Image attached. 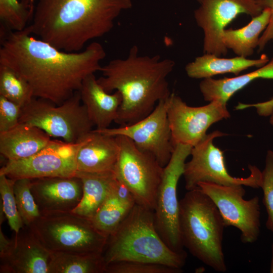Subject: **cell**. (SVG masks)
I'll list each match as a JSON object with an SVG mask.
<instances>
[{
	"label": "cell",
	"instance_id": "obj_26",
	"mask_svg": "<svg viewBox=\"0 0 273 273\" xmlns=\"http://www.w3.org/2000/svg\"><path fill=\"white\" fill-rule=\"evenodd\" d=\"M102 253H51L49 273H105Z\"/></svg>",
	"mask_w": 273,
	"mask_h": 273
},
{
	"label": "cell",
	"instance_id": "obj_11",
	"mask_svg": "<svg viewBox=\"0 0 273 273\" xmlns=\"http://www.w3.org/2000/svg\"><path fill=\"white\" fill-rule=\"evenodd\" d=\"M243 185L224 186L210 183L198 185L216 205L225 227L232 226L241 232L244 243H253L258 239L260 232L259 199L255 196L244 199Z\"/></svg>",
	"mask_w": 273,
	"mask_h": 273
},
{
	"label": "cell",
	"instance_id": "obj_16",
	"mask_svg": "<svg viewBox=\"0 0 273 273\" xmlns=\"http://www.w3.org/2000/svg\"><path fill=\"white\" fill-rule=\"evenodd\" d=\"M51 253L29 226L15 233L9 248L0 257L1 273H49Z\"/></svg>",
	"mask_w": 273,
	"mask_h": 273
},
{
	"label": "cell",
	"instance_id": "obj_19",
	"mask_svg": "<svg viewBox=\"0 0 273 273\" xmlns=\"http://www.w3.org/2000/svg\"><path fill=\"white\" fill-rule=\"evenodd\" d=\"M81 100L88 116L96 129L108 128L116 120L122 97L118 91L111 94L98 82L95 74L87 76L79 89Z\"/></svg>",
	"mask_w": 273,
	"mask_h": 273
},
{
	"label": "cell",
	"instance_id": "obj_17",
	"mask_svg": "<svg viewBox=\"0 0 273 273\" xmlns=\"http://www.w3.org/2000/svg\"><path fill=\"white\" fill-rule=\"evenodd\" d=\"M31 179V191L41 213L72 211L81 200L82 183L76 176Z\"/></svg>",
	"mask_w": 273,
	"mask_h": 273
},
{
	"label": "cell",
	"instance_id": "obj_3",
	"mask_svg": "<svg viewBox=\"0 0 273 273\" xmlns=\"http://www.w3.org/2000/svg\"><path fill=\"white\" fill-rule=\"evenodd\" d=\"M174 62L170 59L139 55L137 46L124 59H115L102 66L97 79L109 93L118 91L122 97L115 123L120 126L134 123L146 117L170 92L167 77Z\"/></svg>",
	"mask_w": 273,
	"mask_h": 273
},
{
	"label": "cell",
	"instance_id": "obj_40",
	"mask_svg": "<svg viewBox=\"0 0 273 273\" xmlns=\"http://www.w3.org/2000/svg\"><path fill=\"white\" fill-rule=\"evenodd\" d=\"M31 1L32 2H33V0H31Z\"/></svg>",
	"mask_w": 273,
	"mask_h": 273
},
{
	"label": "cell",
	"instance_id": "obj_31",
	"mask_svg": "<svg viewBox=\"0 0 273 273\" xmlns=\"http://www.w3.org/2000/svg\"><path fill=\"white\" fill-rule=\"evenodd\" d=\"M183 271L159 263L121 261L107 264L105 273H180Z\"/></svg>",
	"mask_w": 273,
	"mask_h": 273
},
{
	"label": "cell",
	"instance_id": "obj_1",
	"mask_svg": "<svg viewBox=\"0 0 273 273\" xmlns=\"http://www.w3.org/2000/svg\"><path fill=\"white\" fill-rule=\"evenodd\" d=\"M106 55L97 42L83 51L68 52L35 37L29 26L21 31L1 28L0 64L25 80L34 97L57 105L79 90L87 76L100 71Z\"/></svg>",
	"mask_w": 273,
	"mask_h": 273
},
{
	"label": "cell",
	"instance_id": "obj_20",
	"mask_svg": "<svg viewBox=\"0 0 273 273\" xmlns=\"http://www.w3.org/2000/svg\"><path fill=\"white\" fill-rule=\"evenodd\" d=\"M52 141L42 129L19 123L13 128L0 133V153L7 161L24 159L38 153Z\"/></svg>",
	"mask_w": 273,
	"mask_h": 273
},
{
	"label": "cell",
	"instance_id": "obj_4",
	"mask_svg": "<svg viewBox=\"0 0 273 273\" xmlns=\"http://www.w3.org/2000/svg\"><path fill=\"white\" fill-rule=\"evenodd\" d=\"M102 254L106 265L117 262L138 261L178 269H182L187 258L186 252L173 251L162 239L156 229L154 211L136 203L108 237Z\"/></svg>",
	"mask_w": 273,
	"mask_h": 273
},
{
	"label": "cell",
	"instance_id": "obj_38",
	"mask_svg": "<svg viewBox=\"0 0 273 273\" xmlns=\"http://www.w3.org/2000/svg\"><path fill=\"white\" fill-rule=\"evenodd\" d=\"M269 116V123L273 128V110L272 111V112H271Z\"/></svg>",
	"mask_w": 273,
	"mask_h": 273
},
{
	"label": "cell",
	"instance_id": "obj_24",
	"mask_svg": "<svg viewBox=\"0 0 273 273\" xmlns=\"http://www.w3.org/2000/svg\"><path fill=\"white\" fill-rule=\"evenodd\" d=\"M259 78L273 79V58L257 70L242 75L217 79H203L199 88L205 101H219L227 104L237 92Z\"/></svg>",
	"mask_w": 273,
	"mask_h": 273
},
{
	"label": "cell",
	"instance_id": "obj_6",
	"mask_svg": "<svg viewBox=\"0 0 273 273\" xmlns=\"http://www.w3.org/2000/svg\"><path fill=\"white\" fill-rule=\"evenodd\" d=\"M29 227L51 253H103L108 238L73 211L41 213Z\"/></svg>",
	"mask_w": 273,
	"mask_h": 273
},
{
	"label": "cell",
	"instance_id": "obj_35",
	"mask_svg": "<svg viewBox=\"0 0 273 273\" xmlns=\"http://www.w3.org/2000/svg\"><path fill=\"white\" fill-rule=\"evenodd\" d=\"M254 107L257 113L260 116H269L273 110V98L270 100L255 104H243L239 103L235 107L237 110Z\"/></svg>",
	"mask_w": 273,
	"mask_h": 273
},
{
	"label": "cell",
	"instance_id": "obj_15",
	"mask_svg": "<svg viewBox=\"0 0 273 273\" xmlns=\"http://www.w3.org/2000/svg\"><path fill=\"white\" fill-rule=\"evenodd\" d=\"M199 3L194 17L204 32L203 52L218 57L228 52L222 40L225 27L240 14L252 18L263 10L257 0H200Z\"/></svg>",
	"mask_w": 273,
	"mask_h": 273
},
{
	"label": "cell",
	"instance_id": "obj_14",
	"mask_svg": "<svg viewBox=\"0 0 273 273\" xmlns=\"http://www.w3.org/2000/svg\"><path fill=\"white\" fill-rule=\"evenodd\" d=\"M226 105L213 101L203 106L192 107L171 93L167 116L174 146L183 144L193 147L199 143L207 134L210 126L231 117Z\"/></svg>",
	"mask_w": 273,
	"mask_h": 273
},
{
	"label": "cell",
	"instance_id": "obj_27",
	"mask_svg": "<svg viewBox=\"0 0 273 273\" xmlns=\"http://www.w3.org/2000/svg\"><path fill=\"white\" fill-rule=\"evenodd\" d=\"M0 96L21 107L34 97L28 83L11 68L0 64Z\"/></svg>",
	"mask_w": 273,
	"mask_h": 273
},
{
	"label": "cell",
	"instance_id": "obj_10",
	"mask_svg": "<svg viewBox=\"0 0 273 273\" xmlns=\"http://www.w3.org/2000/svg\"><path fill=\"white\" fill-rule=\"evenodd\" d=\"M226 135L219 130L214 131L192 147L191 158L186 162L183 173L187 191L198 188V184L202 182L260 188L261 171L255 165H248L250 174L246 177H234L228 172L223 152L213 144L215 138Z\"/></svg>",
	"mask_w": 273,
	"mask_h": 273
},
{
	"label": "cell",
	"instance_id": "obj_36",
	"mask_svg": "<svg viewBox=\"0 0 273 273\" xmlns=\"http://www.w3.org/2000/svg\"><path fill=\"white\" fill-rule=\"evenodd\" d=\"M11 242V239H8L5 236L0 225V257L4 255L8 250Z\"/></svg>",
	"mask_w": 273,
	"mask_h": 273
},
{
	"label": "cell",
	"instance_id": "obj_33",
	"mask_svg": "<svg viewBox=\"0 0 273 273\" xmlns=\"http://www.w3.org/2000/svg\"><path fill=\"white\" fill-rule=\"evenodd\" d=\"M22 107L0 96V133L7 131L19 123Z\"/></svg>",
	"mask_w": 273,
	"mask_h": 273
},
{
	"label": "cell",
	"instance_id": "obj_21",
	"mask_svg": "<svg viewBox=\"0 0 273 273\" xmlns=\"http://www.w3.org/2000/svg\"><path fill=\"white\" fill-rule=\"evenodd\" d=\"M135 204L130 191L116 179L111 192L90 220L98 231L108 237L116 230Z\"/></svg>",
	"mask_w": 273,
	"mask_h": 273
},
{
	"label": "cell",
	"instance_id": "obj_32",
	"mask_svg": "<svg viewBox=\"0 0 273 273\" xmlns=\"http://www.w3.org/2000/svg\"><path fill=\"white\" fill-rule=\"evenodd\" d=\"M260 188L263 192V203L267 214L266 227L273 234V151L266 152L265 166L261 171Z\"/></svg>",
	"mask_w": 273,
	"mask_h": 273
},
{
	"label": "cell",
	"instance_id": "obj_39",
	"mask_svg": "<svg viewBox=\"0 0 273 273\" xmlns=\"http://www.w3.org/2000/svg\"><path fill=\"white\" fill-rule=\"evenodd\" d=\"M197 1L198 2H199V1H200V0H197Z\"/></svg>",
	"mask_w": 273,
	"mask_h": 273
},
{
	"label": "cell",
	"instance_id": "obj_23",
	"mask_svg": "<svg viewBox=\"0 0 273 273\" xmlns=\"http://www.w3.org/2000/svg\"><path fill=\"white\" fill-rule=\"evenodd\" d=\"M75 176L82 181L83 194L80 203L72 211L90 219L111 192L116 177L114 171H77Z\"/></svg>",
	"mask_w": 273,
	"mask_h": 273
},
{
	"label": "cell",
	"instance_id": "obj_2",
	"mask_svg": "<svg viewBox=\"0 0 273 273\" xmlns=\"http://www.w3.org/2000/svg\"><path fill=\"white\" fill-rule=\"evenodd\" d=\"M133 0H38L29 27L36 37L68 52L111 30Z\"/></svg>",
	"mask_w": 273,
	"mask_h": 273
},
{
	"label": "cell",
	"instance_id": "obj_30",
	"mask_svg": "<svg viewBox=\"0 0 273 273\" xmlns=\"http://www.w3.org/2000/svg\"><path fill=\"white\" fill-rule=\"evenodd\" d=\"M14 181L5 175H0V202L10 228L17 233L25 225L17 208L13 189Z\"/></svg>",
	"mask_w": 273,
	"mask_h": 273
},
{
	"label": "cell",
	"instance_id": "obj_29",
	"mask_svg": "<svg viewBox=\"0 0 273 273\" xmlns=\"http://www.w3.org/2000/svg\"><path fill=\"white\" fill-rule=\"evenodd\" d=\"M31 179L15 180L14 193L19 214L25 225L29 226L40 216L41 213L31 191Z\"/></svg>",
	"mask_w": 273,
	"mask_h": 273
},
{
	"label": "cell",
	"instance_id": "obj_7",
	"mask_svg": "<svg viewBox=\"0 0 273 273\" xmlns=\"http://www.w3.org/2000/svg\"><path fill=\"white\" fill-rule=\"evenodd\" d=\"M19 123L36 126L51 137L76 143L93 129L79 91L57 105L41 98L33 97L22 107Z\"/></svg>",
	"mask_w": 273,
	"mask_h": 273
},
{
	"label": "cell",
	"instance_id": "obj_18",
	"mask_svg": "<svg viewBox=\"0 0 273 273\" xmlns=\"http://www.w3.org/2000/svg\"><path fill=\"white\" fill-rule=\"evenodd\" d=\"M118 154L115 136L93 129L80 141L76 155L77 171H114Z\"/></svg>",
	"mask_w": 273,
	"mask_h": 273
},
{
	"label": "cell",
	"instance_id": "obj_12",
	"mask_svg": "<svg viewBox=\"0 0 273 273\" xmlns=\"http://www.w3.org/2000/svg\"><path fill=\"white\" fill-rule=\"evenodd\" d=\"M170 96L160 100L148 115L134 123L95 130L108 135L128 138L140 150L154 157L164 167L174 147L167 116Z\"/></svg>",
	"mask_w": 273,
	"mask_h": 273
},
{
	"label": "cell",
	"instance_id": "obj_13",
	"mask_svg": "<svg viewBox=\"0 0 273 273\" xmlns=\"http://www.w3.org/2000/svg\"><path fill=\"white\" fill-rule=\"evenodd\" d=\"M79 144L80 141L73 144L53 140L49 146L30 157L7 161L0 169V175L14 180L74 176Z\"/></svg>",
	"mask_w": 273,
	"mask_h": 273
},
{
	"label": "cell",
	"instance_id": "obj_34",
	"mask_svg": "<svg viewBox=\"0 0 273 273\" xmlns=\"http://www.w3.org/2000/svg\"><path fill=\"white\" fill-rule=\"evenodd\" d=\"M259 5L263 9L269 8L271 15L269 24L260 37L258 43V51H261L270 41H273V0H257Z\"/></svg>",
	"mask_w": 273,
	"mask_h": 273
},
{
	"label": "cell",
	"instance_id": "obj_9",
	"mask_svg": "<svg viewBox=\"0 0 273 273\" xmlns=\"http://www.w3.org/2000/svg\"><path fill=\"white\" fill-rule=\"evenodd\" d=\"M192 146L183 144L174 146L171 158L163 168L154 210L156 230L165 243L173 251L184 253L179 224V201L177 188L183 176L187 158Z\"/></svg>",
	"mask_w": 273,
	"mask_h": 273
},
{
	"label": "cell",
	"instance_id": "obj_28",
	"mask_svg": "<svg viewBox=\"0 0 273 273\" xmlns=\"http://www.w3.org/2000/svg\"><path fill=\"white\" fill-rule=\"evenodd\" d=\"M33 12L31 0H0L1 27L7 30H22Z\"/></svg>",
	"mask_w": 273,
	"mask_h": 273
},
{
	"label": "cell",
	"instance_id": "obj_5",
	"mask_svg": "<svg viewBox=\"0 0 273 273\" xmlns=\"http://www.w3.org/2000/svg\"><path fill=\"white\" fill-rule=\"evenodd\" d=\"M179 224L184 247L215 271L225 272L222 218L211 199L197 188L179 201Z\"/></svg>",
	"mask_w": 273,
	"mask_h": 273
},
{
	"label": "cell",
	"instance_id": "obj_8",
	"mask_svg": "<svg viewBox=\"0 0 273 273\" xmlns=\"http://www.w3.org/2000/svg\"><path fill=\"white\" fill-rule=\"evenodd\" d=\"M119 154L114 172L133 195L136 203L154 211L163 168L152 156L140 150L124 135L115 136Z\"/></svg>",
	"mask_w": 273,
	"mask_h": 273
},
{
	"label": "cell",
	"instance_id": "obj_25",
	"mask_svg": "<svg viewBox=\"0 0 273 273\" xmlns=\"http://www.w3.org/2000/svg\"><path fill=\"white\" fill-rule=\"evenodd\" d=\"M271 15L269 8L263 9L258 15L252 17L249 23L242 28L225 29L222 35L224 46L238 56L252 55L258 46L261 33L268 26Z\"/></svg>",
	"mask_w": 273,
	"mask_h": 273
},
{
	"label": "cell",
	"instance_id": "obj_37",
	"mask_svg": "<svg viewBox=\"0 0 273 273\" xmlns=\"http://www.w3.org/2000/svg\"><path fill=\"white\" fill-rule=\"evenodd\" d=\"M271 252H272V257H271V263H270V272L273 273V243L272 244V246H271Z\"/></svg>",
	"mask_w": 273,
	"mask_h": 273
},
{
	"label": "cell",
	"instance_id": "obj_22",
	"mask_svg": "<svg viewBox=\"0 0 273 273\" xmlns=\"http://www.w3.org/2000/svg\"><path fill=\"white\" fill-rule=\"evenodd\" d=\"M268 57L263 54L256 59H249L242 56L231 58H220L214 54L205 53L189 63L185 67L187 75L192 78L205 79L224 73L237 76L243 70L253 67H260L268 61Z\"/></svg>",
	"mask_w": 273,
	"mask_h": 273
}]
</instances>
